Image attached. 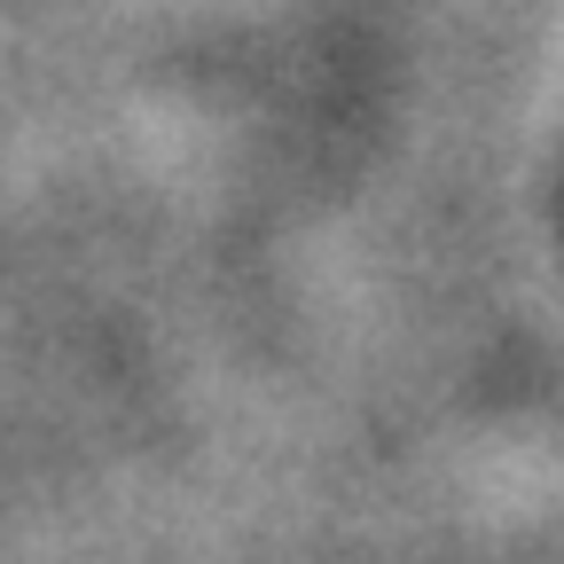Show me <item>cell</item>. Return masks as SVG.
Here are the masks:
<instances>
[]
</instances>
